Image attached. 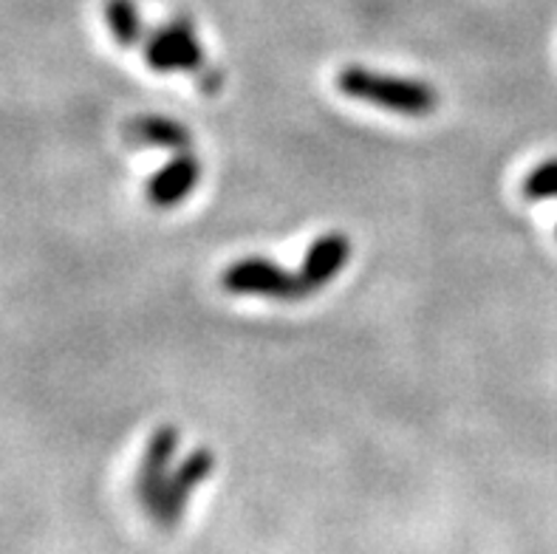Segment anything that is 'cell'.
<instances>
[{
	"mask_svg": "<svg viewBox=\"0 0 557 554\" xmlns=\"http://www.w3.org/2000/svg\"><path fill=\"white\" fill-rule=\"evenodd\" d=\"M523 198L530 201H544V198H557V159H546L537 164L530 176L523 178Z\"/></svg>",
	"mask_w": 557,
	"mask_h": 554,
	"instance_id": "obj_10",
	"label": "cell"
},
{
	"mask_svg": "<svg viewBox=\"0 0 557 554\" xmlns=\"http://www.w3.org/2000/svg\"><path fill=\"white\" fill-rule=\"evenodd\" d=\"M106 21L122 49H134L136 42H145V23L136 0H106Z\"/></svg>",
	"mask_w": 557,
	"mask_h": 554,
	"instance_id": "obj_9",
	"label": "cell"
},
{
	"mask_svg": "<svg viewBox=\"0 0 557 554\" xmlns=\"http://www.w3.org/2000/svg\"><path fill=\"white\" fill-rule=\"evenodd\" d=\"M337 88L346 97L362 99V102L396 113H408V116H424L438 106L436 88H431L428 83L391 77V74H380V71L362 69V65H346L339 71Z\"/></svg>",
	"mask_w": 557,
	"mask_h": 554,
	"instance_id": "obj_1",
	"label": "cell"
},
{
	"mask_svg": "<svg viewBox=\"0 0 557 554\" xmlns=\"http://www.w3.org/2000/svg\"><path fill=\"white\" fill-rule=\"evenodd\" d=\"M221 286L226 292H233V295H261L286 303L309 297L300 274L286 272L277 263L263 258H247L233 263V267H226L224 274H221Z\"/></svg>",
	"mask_w": 557,
	"mask_h": 554,
	"instance_id": "obj_2",
	"label": "cell"
},
{
	"mask_svg": "<svg viewBox=\"0 0 557 554\" xmlns=\"http://www.w3.org/2000/svg\"><path fill=\"white\" fill-rule=\"evenodd\" d=\"M125 141L134 148H164L184 153L190 150L193 136L182 122L159 116V113H141L125 125Z\"/></svg>",
	"mask_w": 557,
	"mask_h": 554,
	"instance_id": "obj_8",
	"label": "cell"
},
{
	"mask_svg": "<svg viewBox=\"0 0 557 554\" xmlns=\"http://www.w3.org/2000/svg\"><path fill=\"white\" fill-rule=\"evenodd\" d=\"M351 258V241L339 232H329L323 238H318L309 246V253L300 267V281H304L306 292H318L325 283H332L339 274V269L346 267Z\"/></svg>",
	"mask_w": 557,
	"mask_h": 554,
	"instance_id": "obj_6",
	"label": "cell"
},
{
	"mask_svg": "<svg viewBox=\"0 0 557 554\" xmlns=\"http://www.w3.org/2000/svg\"><path fill=\"white\" fill-rule=\"evenodd\" d=\"M145 60L159 74H170V71H190V74H201L205 65V51L198 42L196 26L187 17H173V21L162 23V26L150 32L145 37Z\"/></svg>",
	"mask_w": 557,
	"mask_h": 554,
	"instance_id": "obj_3",
	"label": "cell"
},
{
	"mask_svg": "<svg viewBox=\"0 0 557 554\" xmlns=\"http://www.w3.org/2000/svg\"><path fill=\"white\" fill-rule=\"evenodd\" d=\"M212 470H215V456H212L210 450L196 447L193 453H187V456L182 458V464L173 467L162 495H159L156 506L150 509L156 524H159L162 529H176L184 509H187L190 495L198 490V487L205 484Z\"/></svg>",
	"mask_w": 557,
	"mask_h": 554,
	"instance_id": "obj_4",
	"label": "cell"
},
{
	"mask_svg": "<svg viewBox=\"0 0 557 554\" xmlns=\"http://www.w3.org/2000/svg\"><path fill=\"white\" fill-rule=\"evenodd\" d=\"M178 442H182L178 428H173V424H162V428H156V433L150 435L148 447H145L139 472H136V498H139V504L145 506L148 513L156 506L164 484H168L170 472H173Z\"/></svg>",
	"mask_w": 557,
	"mask_h": 554,
	"instance_id": "obj_5",
	"label": "cell"
},
{
	"mask_svg": "<svg viewBox=\"0 0 557 554\" xmlns=\"http://www.w3.org/2000/svg\"><path fill=\"white\" fill-rule=\"evenodd\" d=\"M198 178H201V164L193 153H178L176 159H170L159 173L148 182V198L159 210H170L178 201L190 196L196 189Z\"/></svg>",
	"mask_w": 557,
	"mask_h": 554,
	"instance_id": "obj_7",
	"label": "cell"
}]
</instances>
